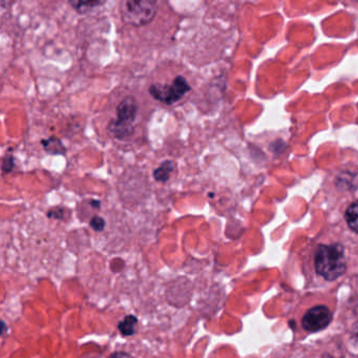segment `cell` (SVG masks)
<instances>
[{"instance_id":"9a60e30c","label":"cell","mask_w":358,"mask_h":358,"mask_svg":"<svg viewBox=\"0 0 358 358\" xmlns=\"http://www.w3.org/2000/svg\"><path fill=\"white\" fill-rule=\"evenodd\" d=\"M112 356L113 357H114V356H131L129 355V354H127V353H123V352H117V353H114V354H112Z\"/></svg>"},{"instance_id":"30bf717a","label":"cell","mask_w":358,"mask_h":358,"mask_svg":"<svg viewBox=\"0 0 358 358\" xmlns=\"http://www.w3.org/2000/svg\"><path fill=\"white\" fill-rule=\"evenodd\" d=\"M345 217L349 227L354 231L358 232V201L350 205L349 208L345 211Z\"/></svg>"},{"instance_id":"7a4b0ae2","label":"cell","mask_w":358,"mask_h":358,"mask_svg":"<svg viewBox=\"0 0 358 358\" xmlns=\"http://www.w3.org/2000/svg\"><path fill=\"white\" fill-rule=\"evenodd\" d=\"M158 8V0H121L119 9L125 24L140 28L154 20Z\"/></svg>"},{"instance_id":"3957f363","label":"cell","mask_w":358,"mask_h":358,"mask_svg":"<svg viewBox=\"0 0 358 358\" xmlns=\"http://www.w3.org/2000/svg\"><path fill=\"white\" fill-rule=\"evenodd\" d=\"M137 114L136 100L133 97L124 98L117 108V118L110 123L108 131L118 139H124L133 133V123Z\"/></svg>"},{"instance_id":"52a82bcc","label":"cell","mask_w":358,"mask_h":358,"mask_svg":"<svg viewBox=\"0 0 358 358\" xmlns=\"http://www.w3.org/2000/svg\"><path fill=\"white\" fill-rule=\"evenodd\" d=\"M138 318L135 315H127L118 324V330L123 336H133L136 333Z\"/></svg>"},{"instance_id":"8fae6325","label":"cell","mask_w":358,"mask_h":358,"mask_svg":"<svg viewBox=\"0 0 358 358\" xmlns=\"http://www.w3.org/2000/svg\"><path fill=\"white\" fill-rule=\"evenodd\" d=\"M106 225V223L103 217H98V215L92 217L91 222H90V226H91L95 231L98 232L103 231Z\"/></svg>"},{"instance_id":"6da1fadb","label":"cell","mask_w":358,"mask_h":358,"mask_svg":"<svg viewBox=\"0 0 358 358\" xmlns=\"http://www.w3.org/2000/svg\"><path fill=\"white\" fill-rule=\"evenodd\" d=\"M315 269L327 280H335L347 270L345 251L339 244L320 245L315 252Z\"/></svg>"},{"instance_id":"4fadbf2b","label":"cell","mask_w":358,"mask_h":358,"mask_svg":"<svg viewBox=\"0 0 358 358\" xmlns=\"http://www.w3.org/2000/svg\"><path fill=\"white\" fill-rule=\"evenodd\" d=\"M62 208H55L54 210L50 211L49 217H56V219H62Z\"/></svg>"},{"instance_id":"9c48e42d","label":"cell","mask_w":358,"mask_h":358,"mask_svg":"<svg viewBox=\"0 0 358 358\" xmlns=\"http://www.w3.org/2000/svg\"><path fill=\"white\" fill-rule=\"evenodd\" d=\"M41 144L45 146V150L52 155H62L66 152L64 144L57 138L52 137L48 140H43Z\"/></svg>"},{"instance_id":"7c38bea8","label":"cell","mask_w":358,"mask_h":358,"mask_svg":"<svg viewBox=\"0 0 358 358\" xmlns=\"http://www.w3.org/2000/svg\"><path fill=\"white\" fill-rule=\"evenodd\" d=\"M14 166H15V160L11 155H7L3 160V173H9L13 171Z\"/></svg>"},{"instance_id":"ba28073f","label":"cell","mask_w":358,"mask_h":358,"mask_svg":"<svg viewBox=\"0 0 358 358\" xmlns=\"http://www.w3.org/2000/svg\"><path fill=\"white\" fill-rule=\"evenodd\" d=\"M173 169H175L173 162H171V161H164V162L154 171L155 180L165 183V182L169 181Z\"/></svg>"},{"instance_id":"277c9868","label":"cell","mask_w":358,"mask_h":358,"mask_svg":"<svg viewBox=\"0 0 358 358\" xmlns=\"http://www.w3.org/2000/svg\"><path fill=\"white\" fill-rule=\"evenodd\" d=\"M192 90L183 76H178L169 85H154L150 87V94L154 99L166 106H173L185 97Z\"/></svg>"},{"instance_id":"8992f818","label":"cell","mask_w":358,"mask_h":358,"mask_svg":"<svg viewBox=\"0 0 358 358\" xmlns=\"http://www.w3.org/2000/svg\"><path fill=\"white\" fill-rule=\"evenodd\" d=\"M71 7L80 14L89 13L96 8L101 7L106 0H69Z\"/></svg>"},{"instance_id":"5bb4252c","label":"cell","mask_w":358,"mask_h":358,"mask_svg":"<svg viewBox=\"0 0 358 358\" xmlns=\"http://www.w3.org/2000/svg\"><path fill=\"white\" fill-rule=\"evenodd\" d=\"M91 205H92V206L95 207V208H99L100 201H96V200L91 201Z\"/></svg>"},{"instance_id":"5b68a950","label":"cell","mask_w":358,"mask_h":358,"mask_svg":"<svg viewBox=\"0 0 358 358\" xmlns=\"http://www.w3.org/2000/svg\"><path fill=\"white\" fill-rule=\"evenodd\" d=\"M332 320V313L324 306H316L308 310L301 320L303 328L308 332H317L328 327Z\"/></svg>"},{"instance_id":"2e32d148","label":"cell","mask_w":358,"mask_h":358,"mask_svg":"<svg viewBox=\"0 0 358 358\" xmlns=\"http://www.w3.org/2000/svg\"><path fill=\"white\" fill-rule=\"evenodd\" d=\"M357 1H358V0H357Z\"/></svg>"}]
</instances>
